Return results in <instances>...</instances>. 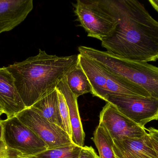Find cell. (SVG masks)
<instances>
[{
  "label": "cell",
  "instance_id": "5",
  "mask_svg": "<svg viewBox=\"0 0 158 158\" xmlns=\"http://www.w3.org/2000/svg\"><path fill=\"white\" fill-rule=\"evenodd\" d=\"M79 63L86 74L92 88L94 96L106 100L114 96L149 97L147 91L128 80L116 76L92 59L79 53Z\"/></svg>",
  "mask_w": 158,
  "mask_h": 158
},
{
  "label": "cell",
  "instance_id": "26",
  "mask_svg": "<svg viewBox=\"0 0 158 158\" xmlns=\"http://www.w3.org/2000/svg\"><path fill=\"white\" fill-rule=\"evenodd\" d=\"M18 158H29L28 157H26V156H19Z\"/></svg>",
  "mask_w": 158,
  "mask_h": 158
},
{
  "label": "cell",
  "instance_id": "15",
  "mask_svg": "<svg viewBox=\"0 0 158 158\" xmlns=\"http://www.w3.org/2000/svg\"><path fill=\"white\" fill-rule=\"evenodd\" d=\"M65 79L69 89L77 98L92 92L91 83L79 62L67 74Z\"/></svg>",
  "mask_w": 158,
  "mask_h": 158
},
{
  "label": "cell",
  "instance_id": "21",
  "mask_svg": "<svg viewBox=\"0 0 158 158\" xmlns=\"http://www.w3.org/2000/svg\"><path fill=\"white\" fill-rule=\"evenodd\" d=\"M149 136L152 139L158 143V130L153 128H150L148 130Z\"/></svg>",
  "mask_w": 158,
  "mask_h": 158
},
{
  "label": "cell",
  "instance_id": "7",
  "mask_svg": "<svg viewBox=\"0 0 158 158\" xmlns=\"http://www.w3.org/2000/svg\"><path fill=\"white\" fill-rule=\"evenodd\" d=\"M105 101L115 105L120 112L142 128H145L150 122L158 120V100L151 96H110Z\"/></svg>",
  "mask_w": 158,
  "mask_h": 158
},
{
  "label": "cell",
  "instance_id": "12",
  "mask_svg": "<svg viewBox=\"0 0 158 158\" xmlns=\"http://www.w3.org/2000/svg\"><path fill=\"white\" fill-rule=\"evenodd\" d=\"M113 141L117 158H158L148 133L140 138Z\"/></svg>",
  "mask_w": 158,
  "mask_h": 158
},
{
  "label": "cell",
  "instance_id": "22",
  "mask_svg": "<svg viewBox=\"0 0 158 158\" xmlns=\"http://www.w3.org/2000/svg\"><path fill=\"white\" fill-rule=\"evenodd\" d=\"M149 3L158 13V0H149Z\"/></svg>",
  "mask_w": 158,
  "mask_h": 158
},
{
  "label": "cell",
  "instance_id": "18",
  "mask_svg": "<svg viewBox=\"0 0 158 158\" xmlns=\"http://www.w3.org/2000/svg\"><path fill=\"white\" fill-rule=\"evenodd\" d=\"M57 91H58L60 115H61V118L63 122L64 129L65 131L69 135L71 139L72 130H71L69 111L67 104L63 94L58 90Z\"/></svg>",
  "mask_w": 158,
  "mask_h": 158
},
{
  "label": "cell",
  "instance_id": "19",
  "mask_svg": "<svg viewBox=\"0 0 158 158\" xmlns=\"http://www.w3.org/2000/svg\"><path fill=\"white\" fill-rule=\"evenodd\" d=\"M19 157L17 153L6 146L3 140L0 142V158H18Z\"/></svg>",
  "mask_w": 158,
  "mask_h": 158
},
{
  "label": "cell",
  "instance_id": "25",
  "mask_svg": "<svg viewBox=\"0 0 158 158\" xmlns=\"http://www.w3.org/2000/svg\"><path fill=\"white\" fill-rule=\"evenodd\" d=\"M3 113V111L2 109V107L0 106V118H1V116L2 115Z\"/></svg>",
  "mask_w": 158,
  "mask_h": 158
},
{
  "label": "cell",
  "instance_id": "16",
  "mask_svg": "<svg viewBox=\"0 0 158 158\" xmlns=\"http://www.w3.org/2000/svg\"><path fill=\"white\" fill-rule=\"evenodd\" d=\"M93 141L98 150L100 158H117L113 149V141L108 133L98 125L94 133Z\"/></svg>",
  "mask_w": 158,
  "mask_h": 158
},
{
  "label": "cell",
  "instance_id": "13",
  "mask_svg": "<svg viewBox=\"0 0 158 158\" xmlns=\"http://www.w3.org/2000/svg\"><path fill=\"white\" fill-rule=\"evenodd\" d=\"M56 89L63 94L67 104L72 130L71 141L75 144L83 147L85 134L79 114L77 98L69 89L65 77L59 83Z\"/></svg>",
  "mask_w": 158,
  "mask_h": 158
},
{
  "label": "cell",
  "instance_id": "4",
  "mask_svg": "<svg viewBox=\"0 0 158 158\" xmlns=\"http://www.w3.org/2000/svg\"><path fill=\"white\" fill-rule=\"evenodd\" d=\"M80 26L99 41L110 36L118 22L116 0H77L73 4Z\"/></svg>",
  "mask_w": 158,
  "mask_h": 158
},
{
  "label": "cell",
  "instance_id": "10",
  "mask_svg": "<svg viewBox=\"0 0 158 158\" xmlns=\"http://www.w3.org/2000/svg\"><path fill=\"white\" fill-rule=\"evenodd\" d=\"M0 106L6 118L27 108L17 90L15 79L6 67H0Z\"/></svg>",
  "mask_w": 158,
  "mask_h": 158
},
{
  "label": "cell",
  "instance_id": "8",
  "mask_svg": "<svg viewBox=\"0 0 158 158\" xmlns=\"http://www.w3.org/2000/svg\"><path fill=\"white\" fill-rule=\"evenodd\" d=\"M16 116L45 143L48 149L73 143L64 130L50 122L32 108L25 109Z\"/></svg>",
  "mask_w": 158,
  "mask_h": 158
},
{
  "label": "cell",
  "instance_id": "17",
  "mask_svg": "<svg viewBox=\"0 0 158 158\" xmlns=\"http://www.w3.org/2000/svg\"><path fill=\"white\" fill-rule=\"evenodd\" d=\"M73 143L70 145L60 147L47 150L30 158H78L82 148Z\"/></svg>",
  "mask_w": 158,
  "mask_h": 158
},
{
  "label": "cell",
  "instance_id": "11",
  "mask_svg": "<svg viewBox=\"0 0 158 158\" xmlns=\"http://www.w3.org/2000/svg\"><path fill=\"white\" fill-rule=\"evenodd\" d=\"M33 8L32 0H0V33L18 26Z\"/></svg>",
  "mask_w": 158,
  "mask_h": 158
},
{
  "label": "cell",
  "instance_id": "9",
  "mask_svg": "<svg viewBox=\"0 0 158 158\" xmlns=\"http://www.w3.org/2000/svg\"><path fill=\"white\" fill-rule=\"evenodd\" d=\"M99 125L107 131L113 140L140 138L148 133L145 128L139 126L108 102L100 112Z\"/></svg>",
  "mask_w": 158,
  "mask_h": 158
},
{
  "label": "cell",
  "instance_id": "2",
  "mask_svg": "<svg viewBox=\"0 0 158 158\" xmlns=\"http://www.w3.org/2000/svg\"><path fill=\"white\" fill-rule=\"evenodd\" d=\"M79 55L58 56L39 49V53L6 67L15 79L26 108L56 89L59 83L79 62Z\"/></svg>",
  "mask_w": 158,
  "mask_h": 158
},
{
  "label": "cell",
  "instance_id": "23",
  "mask_svg": "<svg viewBox=\"0 0 158 158\" xmlns=\"http://www.w3.org/2000/svg\"><path fill=\"white\" fill-rule=\"evenodd\" d=\"M151 139L153 146H154V148H155V150H156V152L157 155L158 157V143L156 141H155L154 139H152V138H151Z\"/></svg>",
  "mask_w": 158,
  "mask_h": 158
},
{
  "label": "cell",
  "instance_id": "14",
  "mask_svg": "<svg viewBox=\"0 0 158 158\" xmlns=\"http://www.w3.org/2000/svg\"><path fill=\"white\" fill-rule=\"evenodd\" d=\"M48 121L64 130L59 109L58 91L55 89L31 107Z\"/></svg>",
  "mask_w": 158,
  "mask_h": 158
},
{
  "label": "cell",
  "instance_id": "6",
  "mask_svg": "<svg viewBox=\"0 0 158 158\" xmlns=\"http://www.w3.org/2000/svg\"><path fill=\"white\" fill-rule=\"evenodd\" d=\"M2 140L19 156H31L48 149L47 145L16 116L2 120Z\"/></svg>",
  "mask_w": 158,
  "mask_h": 158
},
{
  "label": "cell",
  "instance_id": "24",
  "mask_svg": "<svg viewBox=\"0 0 158 158\" xmlns=\"http://www.w3.org/2000/svg\"><path fill=\"white\" fill-rule=\"evenodd\" d=\"M2 140V120L0 118V142Z\"/></svg>",
  "mask_w": 158,
  "mask_h": 158
},
{
  "label": "cell",
  "instance_id": "3",
  "mask_svg": "<svg viewBox=\"0 0 158 158\" xmlns=\"http://www.w3.org/2000/svg\"><path fill=\"white\" fill-rule=\"evenodd\" d=\"M80 54L92 59L118 77L128 80L147 91L158 100V67L146 62L123 59L107 51L79 46Z\"/></svg>",
  "mask_w": 158,
  "mask_h": 158
},
{
  "label": "cell",
  "instance_id": "1",
  "mask_svg": "<svg viewBox=\"0 0 158 158\" xmlns=\"http://www.w3.org/2000/svg\"><path fill=\"white\" fill-rule=\"evenodd\" d=\"M118 22L110 36L101 41L107 52L136 62L158 59V21L137 0H116Z\"/></svg>",
  "mask_w": 158,
  "mask_h": 158
},
{
  "label": "cell",
  "instance_id": "20",
  "mask_svg": "<svg viewBox=\"0 0 158 158\" xmlns=\"http://www.w3.org/2000/svg\"><path fill=\"white\" fill-rule=\"evenodd\" d=\"M78 158H100L92 147H83Z\"/></svg>",
  "mask_w": 158,
  "mask_h": 158
}]
</instances>
